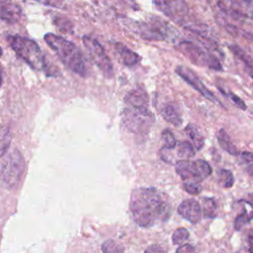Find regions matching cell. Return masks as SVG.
<instances>
[{"label": "cell", "mask_w": 253, "mask_h": 253, "mask_svg": "<svg viewBox=\"0 0 253 253\" xmlns=\"http://www.w3.org/2000/svg\"><path fill=\"white\" fill-rule=\"evenodd\" d=\"M129 210L140 226H152L157 220H167L171 206L168 197L155 188H138L130 196Z\"/></svg>", "instance_id": "6da1fadb"}, {"label": "cell", "mask_w": 253, "mask_h": 253, "mask_svg": "<svg viewBox=\"0 0 253 253\" xmlns=\"http://www.w3.org/2000/svg\"><path fill=\"white\" fill-rule=\"evenodd\" d=\"M44 41L57 54L62 63L72 72L80 76L87 75L86 62L77 45L62 37L51 33L44 35Z\"/></svg>", "instance_id": "7a4b0ae2"}, {"label": "cell", "mask_w": 253, "mask_h": 253, "mask_svg": "<svg viewBox=\"0 0 253 253\" xmlns=\"http://www.w3.org/2000/svg\"><path fill=\"white\" fill-rule=\"evenodd\" d=\"M7 42L16 54L25 60L33 69L38 71L46 70L43 53L35 41L21 36H8Z\"/></svg>", "instance_id": "3957f363"}, {"label": "cell", "mask_w": 253, "mask_h": 253, "mask_svg": "<svg viewBox=\"0 0 253 253\" xmlns=\"http://www.w3.org/2000/svg\"><path fill=\"white\" fill-rule=\"evenodd\" d=\"M154 117L147 108H136L126 106L122 113L123 126L136 135L147 134Z\"/></svg>", "instance_id": "277c9868"}, {"label": "cell", "mask_w": 253, "mask_h": 253, "mask_svg": "<svg viewBox=\"0 0 253 253\" xmlns=\"http://www.w3.org/2000/svg\"><path fill=\"white\" fill-rule=\"evenodd\" d=\"M177 48L194 64L220 71L222 69L218 58L209 49L201 47L190 41H182Z\"/></svg>", "instance_id": "5b68a950"}, {"label": "cell", "mask_w": 253, "mask_h": 253, "mask_svg": "<svg viewBox=\"0 0 253 253\" xmlns=\"http://www.w3.org/2000/svg\"><path fill=\"white\" fill-rule=\"evenodd\" d=\"M25 170V161L24 157L19 152V150L15 149L13 152L8 154L1 167V178L3 182L10 188L16 187Z\"/></svg>", "instance_id": "8992f818"}, {"label": "cell", "mask_w": 253, "mask_h": 253, "mask_svg": "<svg viewBox=\"0 0 253 253\" xmlns=\"http://www.w3.org/2000/svg\"><path fill=\"white\" fill-rule=\"evenodd\" d=\"M138 31L140 36L146 40L165 41L173 39L175 36V30L157 17H152L148 21L140 23Z\"/></svg>", "instance_id": "52a82bcc"}, {"label": "cell", "mask_w": 253, "mask_h": 253, "mask_svg": "<svg viewBox=\"0 0 253 253\" xmlns=\"http://www.w3.org/2000/svg\"><path fill=\"white\" fill-rule=\"evenodd\" d=\"M83 43L89 52L91 59L98 66V68L101 69L105 76L112 77L114 74L113 64L101 43L90 36L83 37Z\"/></svg>", "instance_id": "ba28073f"}, {"label": "cell", "mask_w": 253, "mask_h": 253, "mask_svg": "<svg viewBox=\"0 0 253 253\" xmlns=\"http://www.w3.org/2000/svg\"><path fill=\"white\" fill-rule=\"evenodd\" d=\"M153 3L162 13L183 27L191 21L188 18L189 7L184 1H154Z\"/></svg>", "instance_id": "9c48e42d"}, {"label": "cell", "mask_w": 253, "mask_h": 253, "mask_svg": "<svg viewBox=\"0 0 253 253\" xmlns=\"http://www.w3.org/2000/svg\"><path fill=\"white\" fill-rule=\"evenodd\" d=\"M176 73L189 85H191L195 90L200 92L205 98L209 99L212 103H215L218 106H222L219 102V100L205 86V84L201 81V79L197 76V74L190 68L179 65L176 67Z\"/></svg>", "instance_id": "30bf717a"}, {"label": "cell", "mask_w": 253, "mask_h": 253, "mask_svg": "<svg viewBox=\"0 0 253 253\" xmlns=\"http://www.w3.org/2000/svg\"><path fill=\"white\" fill-rule=\"evenodd\" d=\"M178 213L192 223H198L202 219L203 211L201 205L194 199L183 201L178 207Z\"/></svg>", "instance_id": "8fae6325"}, {"label": "cell", "mask_w": 253, "mask_h": 253, "mask_svg": "<svg viewBox=\"0 0 253 253\" xmlns=\"http://www.w3.org/2000/svg\"><path fill=\"white\" fill-rule=\"evenodd\" d=\"M175 169L177 174L180 176V178L184 182H197L200 183L202 182L197 165L195 161H190V160H179L175 164Z\"/></svg>", "instance_id": "7c38bea8"}, {"label": "cell", "mask_w": 253, "mask_h": 253, "mask_svg": "<svg viewBox=\"0 0 253 253\" xmlns=\"http://www.w3.org/2000/svg\"><path fill=\"white\" fill-rule=\"evenodd\" d=\"M22 9L21 7L9 1H0V19L10 24L16 23L21 19Z\"/></svg>", "instance_id": "4fadbf2b"}, {"label": "cell", "mask_w": 253, "mask_h": 253, "mask_svg": "<svg viewBox=\"0 0 253 253\" xmlns=\"http://www.w3.org/2000/svg\"><path fill=\"white\" fill-rule=\"evenodd\" d=\"M126 106L136 107V108H147L148 106V96L147 93L142 88H135L127 93L125 98Z\"/></svg>", "instance_id": "5bb4252c"}, {"label": "cell", "mask_w": 253, "mask_h": 253, "mask_svg": "<svg viewBox=\"0 0 253 253\" xmlns=\"http://www.w3.org/2000/svg\"><path fill=\"white\" fill-rule=\"evenodd\" d=\"M160 114L163 119L174 126H180L183 123L182 117L176 105L173 103H166L160 108Z\"/></svg>", "instance_id": "9a60e30c"}, {"label": "cell", "mask_w": 253, "mask_h": 253, "mask_svg": "<svg viewBox=\"0 0 253 253\" xmlns=\"http://www.w3.org/2000/svg\"><path fill=\"white\" fill-rule=\"evenodd\" d=\"M230 5V12L233 15L253 19V1H232Z\"/></svg>", "instance_id": "2e32d148"}, {"label": "cell", "mask_w": 253, "mask_h": 253, "mask_svg": "<svg viewBox=\"0 0 253 253\" xmlns=\"http://www.w3.org/2000/svg\"><path fill=\"white\" fill-rule=\"evenodd\" d=\"M115 49L120 57V59L123 61L124 64L127 66H132L136 64L139 60V56L137 53L126 47V45L122 43H116L115 44Z\"/></svg>", "instance_id": "e0dca14e"}, {"label": "cell", "mask_w": 253, "mask_h": 253, "mask_svg": "<svg viewBox=\"0 0 253 253\" xmlns=\"http://www.w3.org/2000/svg\"><path fill=\"white\" fill-rule=\"evenodd\" d=\"M228 47L231 52L244 64L247 73L250 75V77L253 78V57L239 45L230 44Z\"/></svg>", "instance_id": "ac0fdd59"}, {"label": "cell", "mask_w": 253, "mask_h": 253, "mask_svg": "<svg viewBox=\"0 0 253 253\" xmlns=\"http://www.w3.org/2000/svg\"><path fill=\"white\" fill-rule=\"evenodd\" d=\"M216 138H217V141H218L220 147L223 150H225L227 153H229L231 155H237L238 154L237 148L232 143L228 133L223 128H220L219 130H217Z\"/></svg>", "instance_id": "d6986e66"}, {"label": "cell", "mask_w": 253, "mask_h": 253, "mask_svg": "<svg viewBox=\"0 0 253 253\" xmlns=\"http://www.w3.org/2000/svg\"><path fill=\"white\" fill-rule=\"evenodd\" d=\"M185 131L188 134V136L191 138V140L193 141V144L196 147V149L200 150L205 144V138L202 135V133L200 132V130L198 129V127L194 125H188L185 127Z\"/></svg>", "instance_id": "ffe728a7"}, {"label": "cell", "mask_w": 253, "mask_h": 253, "mask_svg": "<svg viewBox=\"0 0 253 253\" xmlns=\"http://www.w3.org/2000/svg\"><path fill=\"white\" fill-rule=\"evenodd\" d=\"M196 153L193 144L189 141H181L177 145V155L182 158L181 160H189Z\"/></svg>", "instance_id": "44dd1931"}, {"label": "cell", "mask_w": 253, "mask_h": 253, "mask_svg": "<svg viewBox=\"0 0 253 253\" xmlns=\"http://www.w3.org/2000/svg\"><path fill=\"white\" fill-rule=\"evenodd\" d=\"M216 203L212 198H203V211L207 217H214L216 215Z\"/></svg>", "instance_id": "7402d4cb"}, {"label": "cell", "mask_w": 253, "mask_h": 253, "mask_svg": "<svg viewBox=\"0 0 253 253\" xmlns=\"http://www.w3.org/2000/svg\"><path fill=\"white\" fill-rule=\"evenodd\" d=\"M218 183L223 188H231L234 183V177L229 170L221 169L218 172Z\"/></svg>", "instance_id": "603a6c76"}, {"label": "cell", "mask_w": 253, "mask_h": 253, "mask_svg": "<svg viewBox=\"0 0 253 253\" xmlns=\"http://www.w3.org/2000/svg\"><path fill=\"white\" fill-rule=\"evenodd\" d=\"M103 253H124V247L120 243L109 239L102 244Z\"/></svg>", "instance_id": "cb8c5ba5"}, {"label": "cell", "mask_w": 253, "mask_h": 253, "mask_svg": "<svg viewBox=\"0 0 253 253\" xmlns=\"http://www.w3.org/2000/svg\"><path fill=\"white\" fill-rule=\"evenodd\" d=\"M195 162H196V165H197L199 177L203 181L204 179H206L207 177H209L211 175V167L206 160H203V159L195 160Z\"/></svg>", "instance_id": "d4e9b609"}, {"label": "cell", "mask_w": 253, "mask_h": 253, "mask_svg": "<svg viewBox=\"0 0 253 253\" xmlns=\"http://www.w3.org/2000/svg\"><path fill=\"white\" fill-rule=\"evenodd\" d=\"M217 88H218V90L223 94V96H225V97H227L228 99H230L231 101H232V103L237 107V108H239L240 110H242V111H245L246 110V105H245V103L237 96V95H235V94H233L231 91H229V90H224L223 88H221V87H219V86H217Z\"/></svg>", "instance_id": "484cf974"}, {"label": "cell", "mask_w": 253, "mask_h": 253, "mask_svg": "<svg viewBox=\"0 0 253 253\" xmlns=\"http://www.w3.org/2000/svg\"><path fill=\"white\" fill-rule=\"evenodd\" d=\"M189 236H190V233L186 228H184V227L178 228L174 231V233L172 235V242L175 245H180V244L184 243L189 238Z\"/></svg>", "instance_id": "4316f807"}, {"label": "cell", "mask_w": 253, "mask_h": 253, "mask_svg": "<svg viewBox=\"0 0 253 253\" xmlns=\"http://www.w3.org/2000/svg\"><path fill=\"white\" fill-rule=\"evenodd\" d=\"M162 139H163V142H164V147L163 148H166V149H173L175 146H176V139H175V136L174 134L172 133V131L168 128L164 129L162 131Z\"/></svg>", "instance_id": "83f0119b"}, {"label": "cell", "mask_w": 253, "mask_h": 253, "mask_svg": "<svg viewBox=\"0 0 253 253\" xmlns=\"http://www.w3.org/2000/svg\"><path fill=\"white\" fill-rule=\"evenodd\" d=\"M240 160L245 165L247 172L253 177V153L242 152L240 154Z\"/></svg>", "instance_id": "f1b7e54d"}, {"label": "cell", "mask_w": 253, "mask_h": 253, "mask_svg": "<svg viewBox=\"0 0 253 253\" xmlns=\"http://www.w3.org/2000/svg\"><path fill=\"white\" fill-rule=\"evenodd\" d=\"M251 220V218L245 213L242 211V213H240L239 215L236 216L235 218V221H234V228L236 230H241L242 227L244 225H246L247 223H249Z\"/></svg>", "instance_id": "f546056e"}, {"label": "cell", "mask_w": 253, "mask_h": 253, "mask_svg": "<svg viewBox=\"0 0 253 253\" xmlns=\"http://www.w3.org/2000/svg\"><path fill=\"white\" fill-rule=\"evenodd\" d=\"M183 188L187 193L191 195H198L201 192L200 183L197 182H184Z\"/></svg>", "instance_id": "4dcf8cb0"}, {"label": "cell", "mask_w": 253, "mask_h": 253, "mask_svg": "<svg viewBox=\"0 0 253 253\" xmlns=\"http://www.w3.org/2000/svg\"><path fill=\"white\" fill-rule=\"evenodd\" d=\"M176 253H197V251L191 244H182L177 248Z\"/></svg>", "instance_id": "1f68e13d"}, {"label": "cell", "mask_w": 253, "mask_h": 253, "mask_svg": "<svg viewBox=\"0 0 253 253\" xmlns=\"http://www.w3.org/2000/svg\"><path fill=\"white\" fill-rule=\"evenodd\" d=\"M144 253H165V251L160 245L153 244V245L148 246L146 248V250L144 251Z\"/></svg>", "instance_id": "d6a6232c"}, {"label": "cell", "mask_w": 253, "mask_h": 253, "mask_svg": "<svg viewBox=\"0 0 253 253\" xmlns=\"http://www.w3.org/2000/svg\"><path fill=\"white\" fill-rule=\"evenodd\" d=\"M248 248L250 253H253V229H251L248 233Z\"/></svg>", "instance_id": "836d02e7"}, {"label": "cell", "mask_w": 253, "mask_h": 253, "mask_svg": "<svg viewBox=\"0 0 253 253\" xmlns=\"http://www.w3.org/2000/svg\"><path fill=\"white\" fill-rule=\"evenodd\" d=\"M242 35H243L244 37H246L248 40H250V41H253V34H251V33H249V32H245V31H242Z\"/></svg>", "instance_id": "e575fe53"}, {"label": "cell", "mask_w": 253, "mask_h": 253, "mask_svg": "<svg viewBox=\"0 0 253 253\" xmlns=\"http://www.w3.org/2000/svg\"><path fill=\"white\" fill-rule=\"evenodd\" d=\"M2 84V68H1V65H0V86Z\"/></svg>", "instance_id": "d590c367"}, {"label": "cell", "mask_w": 253, "mask_h": 253, "mask_svg": "<svg viewBox=\"0 0 253 253\" xmlns=\"http://www.w3.org/2000/svg\"><path fill=\"white\" fill-rule=\"evenodd\" d=\"M2 53H3V51H2V48H1V47H0V56H1V55H2Z\"/></svg>", "instance_id": "8d00e7d4"}]
</instances>
